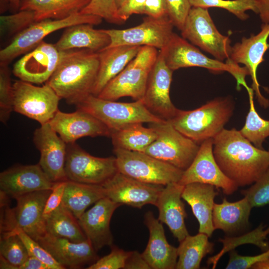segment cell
Listing matches in <instances>:
<instances>
[{
	"mask_svg": "<svg viewBox=\"0 0 269 269\" xmlns=\"http://www.w3.org/2000/svg\"><path fill=\"white\" fill-rule=\"evenodd\" d=\"M110 254L99 258L89 265L87 269H124L130 251H126L113 245Z\"/></svg>",
	"mask_w": 269,
	"mask_h": 269,
	"instance_id": "f6af8a7d",
	"label": "cell"
},
{
	"mask_svg": "<svg viewBox=\"0 0 269 269\" xmlns=\"http://www.w3.org/2000/svg\"><path fill=\"white\" fill-rule=\"evenodd\" d=\"M140 47L121 45L98 52L99 68L92 95L97 96L105 86L136 56Z\"/></svg>",
	"mask_w": 269,
	"mask_h": 269,
	"instance_id": "83f0119b",
	"label": "cell"
},
{
	"mask_svg": "<svg viewBox=\"0 0 269 269\" xmlns=\"http://www.w3.org/2000/svg\"><path fill=\"white\" fill-rule=\"evenodd\" d=\"M146 0H128L118 9L120 18L125 22L134 14H142L144 5Z\"/></svg>",
	"mask_w": 269,
	"mask_h": 269,
	"instance_id": "f907efd6",
	"label": "cell"
},
{
	"mask_svg": "<svg viewBox=\"0 0 269 269\" xmlns=\"http://www.w3.org/2000/svg\"><path fill=\"white\" fill-rule=\"evenodd\" d=\"M144 222L149 231L147 245L142 253L151 269H176L177 249L167 242L162 223L150 211L144 216Z\"/></svg>",
	"mask_w": 269,
	"mask_h": 269,
	"instance_id": "d4e9b609",
	"label": "cell"
},
{
	"mask_svg": "<svg viewBox=\"0 0 269 269\" xmlns=\"http://www.w3.org/2000/svg\"><path fill=\"white\" fill-rule=\"evenodd\" d=\"M269 259V249L263 253L254 256H241L232 250L230 253V258L226 269H248L255 264Z\"/></svg>",
	"mask_w": 269,
	"mask_h": 269,
	"instance_id": "7dc6e473",
	"label": "cell"
},
{
	"mask_svg": "<svg viewBox=\"0 0 269 269\" xmlns=\"http://www.w3.org/2000/svg\"><path fill=\"white\" fill-rule=\"evenodd\" d=\"M18 269H50V268L40 260L30 256L25 262L20 266Z\"/></svg>",
	"mask_w": 269,
	"mask_h": 269,
	"instance_id": "f5cc1de1",
	"label": "cell"
},
{
	"mask_svg": "<svg viewBox=\"0 0 269 269\" xmlns=\"http://www.w3.org/2000/svg\"><path fill=\"white\" fill-rule=\"evenodd\" d=\"M48 123L66 143L85 136H110L111 134L102 122L80 109L70 113L58 110Z\"/></svg>",
	"mask_w": 269,
	"mask_h": 269,
	"instance_id": "44dd1931",
	"label": "cell"
},
{
	"mask_svg": "<svg viewBox=\"0 0 269 269\" xmlns=\"http://www.w3.org/2000/svg\"><path fill=\"white\" fill-rule=\"evenodd\" d=\"M73 105L77 109L96 117L111 132L133 124H155L164 121L147 109L142 99L131 103L118 102L90 94L76 101Z\"/></svg>",
	"mask_w": 269,
	"mask_h": 269,
	"instance_id": "277c9868",
	"label": "cell"
},
{
	"mask_svg": "<svg viewBox=\"0 0 269 269\" xmlns=\"http://www.w3.org/2000/svg\"><path fill=\"white\" fill-rule=\"evenodd\" d=\"M159 50L167 65L173 71L181 68L199 67L214 72H228L236 80L238 90L241 86H243L247 91L250 88L245 80L246 76L249 75L246 67H241L229 59L224 62L209 58L174 32L166 45Z\"/></svg>",
	"mask_w": 269,
	"mask_h": 269,
	"instance_id": "5b68a950",
	"label": "cell"
},
{
	"mask_svg": "<svg viewBox=\"0 0 269 269\" xmlns=\"http://www.w3.org/2000/svg\"><path fill=\"white\" fill-rule=\"evenodd\" d=\"M13 231L17 233L23 242L30 256L40 260L50 269H65L38 242L33 239L22 230L16 228Z\"/></svg>",
	"mask_w": 269,
	"mask_h": 269,
	"instance_id": "ee69618b",
	"label": "cell"
},
{
	"mask_svg": "<svg viewBox=\"0 0 269 269\" xmlns=\"http://www.w3.org/2000/svg\"><path fill=\"white\" fill-rule=\"evenodd\" d=\"M12 86L13 111L43 125L49 123L59 110L61 99L47 82L39 87L19 80Z\"/></svg>",
	"mask_w": 269,
	"mask_h": 269,
	"instance_id": "7c38bea8",
	"label": "cell"
},
{
	"mask_svg": "<svg viewBox=\"0 0 269 269\" xmlns=\"http://www.w3.org/2000/svg\"><path fill=\"white\" fill-rule=\"evenodd\" d=\"M94 25L80 23L66 28L55 46L60 51L78 48L98 52L103 50L110 44V37L103 29H95Z\"/></svg>",
	"mask_w": 269,
	"mask_h": 269,
	"instance_id": "f1b7e54d",
	"label": "cell"
},
{
	"mask_svg": "<svg viewBox=\"0 0 269 269\" xmlns=\"http://www.w3.org/2000/svg\"><path fill=\"white\" fill-rule=\"evenodd\" d=\"M102 18L82 13L61 19H47L36 21L13 37L11 42L0 51V65H7L16 57L33 49L49 34L62 28L80 23L97 25Z\"/></svg>",
	"mask_w": 269,
	"mask_h": 269,
	"instance_id": "ba28073f",
	"label": "cell"
},
{
	"mask_svg": "<svg viewBox=\"0 0 269 269\" xmlns=\"http://www.w3.org/2000/svg\"><path fill=\"white\" fill-rule=\"evenodd\" d=\"M168 15L174 26L180 31L192 6L189 0H165Z\"/></svg>",
	"mask_w": 269,
	"mask_h": 269,
	"instance_id": "bcb514c9",
	"label": "cell"
},
{
	"mask_svg": "<svg viewBox=\"0 0 269 269\" xmlns=\"http://www.w3.org/2000/svg\"><path fill=\"white\" fill-rule=\"evenodd\" d=\"M104 197L105 190L102 185L67 180L62 203L78 219L88 207Z\"/></svg>",
	"mask_w": 269,
	"mask_h": 269,
	"instance_id": "1f68e13d",
	"label": "cell"
},
{
	"mask_svg": "<svg viewBox=\"0 0 269 269\" xmlns=\"http://www.w3.org/2000/svg\"><path fill=\"white\" fill-rule=\"evenodd\" d=\"M209 237L204 233L188 235L177 249V269H198L203 258L212 252L214 244L209 242Z\"/></svg>",
	"mask_w": 269,
	"mask_h": 269,
	"instance_id": "836d02e7",
	"label": "cell"
},
{
	"mask_svg": "<svg viewBox=\"0 0 269 269\" xmlns=\"http://www.w3.org/2000/svg\"><path fill=\"white\" fill-rule=\"evenodd\" d=\"M81 13L98 16L111 23H124L119 15L115 0H91Z\"/></svg>",
	"mask_w": 269,
	"mask_h": 269,
	"instance_id": "b9f144b4",
	"label": "cell"
},
{
	"mask_svg": "<svg viewBox=\"0 0 269 269\" xmlns=\"http://www.w3.org/2000/svg\"><path fill=\"white\" fill-rule=\"evenodd\" d=\"M66 181L56 182L49 194L43 211L45 220L62 204Z\"/></svg>",
	"mask_w": 269,
	"mask_h": 269,
	"instance_id": "c3c4849f",
	"label": "cell"
},
{
	"mask_svg": "<svg viewBox=\"0 0 269 269\" xmlns=\"http://www.w3.org/2000/svg\"><path fill=\"white\" fill-rule=\"evenodd\" d=\"M65 171L68 180L100 185L119 172L115 156H93L75 142L67 143Z\"/></svg>",
	"mask_w": 269,
	"mask_h": 269,
	"instance_id": "8fae6325",
	"label": "cell"
},
{
	"mask_svg": "<svg viewBox=\"0 0 269 269\" xmlns=\"http://www.w3.org/2000/svg\"><path fill=\"white\" fill-rule=\"evenodd\" d=\"M193 7L203 8L218 7L226 9L242 20L247 19V10L258 14L256 0H189Z\"/></svg>",
	"mask_w": 269,
	"mask_h": 269,
	"instance_id": "f35d334b",
	"label": "cell"
},
{
	"mask_svg": "<svg viewBox=\"0 0 269 269\" xmlns=\"http://www.w3.org/2000/svg\"><path fill=\"white\" fill-rule=\"evenodd\" d=\"M150 126L155 130L157 137L144 152L183 171L188 168L200 145L180 133L168 121Z\"/></svg>",
	"mask_w": 269,
	"mask_h": 269,
	"instance_id": "9c48e42d",
	"label": "cell"
},
{
	"mask_svg": "<svg viewBox=\"0 0 269 269\" xmlns=\"http://www.w3.org/2000/svg\"><path fill=\"white\" fill-rule=\"evenodd\" d=\"M252 208L245 197L234 202H229L224 198L222 203H215L212 216L214 229L231 233L245 227L249 224Z\"/></svg>",
	"mask_w": 269,
	"mask_h": 269,
	"instance_id": "f546056e",
	"label": "cell"
},
{
	"mask_svg": "<svg viewBox=\"0 0 269 269\" xmlns=\"http://www.w3.org/2000/svg\"><path fill=\"white\" fill-rule=\"evenodd\" d=\"M21 0H10V9L16 12L19 10Z\"/></svg>",
	"mask_w": 269,
	"mask_h": 269,
	"instance_id": "9f6ffc18",
	"label": "cell"
},
{
	"mask_svg": "<svg viewBox=\"0 0 269 269\" xmlns=\"http://www.w3.org/2000/svg\"><path fill=\"white\" fill-rule=\"evenodd\" d=\"M213 149V138L203 141L178 183L183 185L194 182L210 184L221 188L226 195L232 194L238 186L223 172L214 158Z\"/></svg>",
	"mask_w": 269,
	"mask_h": 269,
	"instance_id": "9a60e30c",
	"label": "cell"
},
{
	"mask_svg": "<svg viewBox=\"0 0 269 269\" xmlns=\"http://www.w3.org/2000/svg\"><path fill=\"white\" fill-rule=\"evenodd\" d=\"M119 172L137 180L165 186L179 182L183 170L144 152L114 148Z\"/></svg>",
	"mask_w": 269,
	"mask_h": 269,
	"instance_id": "52a82bcc",
	"label": "cell"
},
{
	"mask_svg": "<svg viewBox=\"0 0 269 269\" xmlns=\"http://www.w3.org/2000/svg\"><path fill=\"white\" fill-rule=\"evenodd\" d=\"M258 14L264 23L269 22V0H256Z\"/></svg>",
	"mask_w": 269,
	"mask_h": 269,
	"instance_id": "db71d44e",
	"label": "cell"
},
{
	"mask_svg": "<svg viewBox=\"0 0 269 269\" xmlns=\"http://www.w3.org/2000/svg\"><path fill=\"white\" fill-rule=\"evenodd\" d=\"M13 110V86L7 65H0V120L5 124Z\"/></svg>",
	"mask_w": 269,
	"mask_h": 269,
	"instance_id": "60d3db41",
	"label": "cell"
},
{
	"mask_svg": "<svg viewBox=\"0 0 269 269\" xmlns=\"http://www.w3.org/2000/svg\"><path fill=\"white\" fill-rule=\"evenodd\" d=\"M217 194L214 186L194 182L184 185L181 195L191 207L199 223V233H204L209 237L215 230L212 216L214 199Z\"/></svg>",
	"mask_w": 269,
	"mask_h": 269,
	"instance_id": "4316f807",
	"label": "cell"
},
{
	"mask_svg": "<svg viewBox=\"0 0 269 269\" xmlns=\"http://www.w3.org/2000/svg\"><path fill=\"white\" fill-rule=\"evenodd\" d=\"M250 108L245 123L240 131L242 134L255 146L263 149V144L269 136V121L261 118L257 113L254 101V92L252 88L247 91Z\"/></svg>",
	"mask_w": 269,
	"mask_h": 269,
	"instance_id": "8d00e7d4",
	"label": "cell"
},
{
	"mask_svg": "<svg viewBox=\"0 0 269 269\" xmlns=\"http://www.w3.org/2000/svg\"><path fill=\"white\" fill-rule=\"evenodd\" d=\"M173 26L168 16L154 18L146 16L140 24L134 27L103 29L111 39L110 44L106 48L121 45L146 46L160 50L171 38L174 33Z\"/></svg>",
	"mask_w": 269,
	"mask_h": 269,
	"instance_id": "4fadbf2b",
	"label": "cell"
},
{
	"mask_svg": "<svg viewBox=\"0 0 269 269\" xmlns=\"http://www.w3.org/2000/svg\"><path fill=\"white\" fill-rule=\"evenodd\" d=\"M118 9L122 7L128 0H115Z\"/></svg>",
	"mask_w": 269,
	"mask_h": 269,
	"instance_id": "6f0895ef",
	"label": "cell"
},
{
	"mask_svg": "<svg viewBox=\"0 0 269 269\" xmlns=\"http://www.w3.org/2000/svg\"><path fill=\"white\" fill-rule=\"evenodd\" d=\"M269 235V227L265 228L261 224L253 231L239 237L220 239L219 241L223 244L222 250L216 255L208 259L207 264L212 265V269L216 268L220 258L226 252L231 251L236 247L244 244H252L257 246L263 252L269 249V243L267 241Z\"/></svg>",
	"mask_w": 269,
	"mask_h": 269,
	"instance_id": "74e56055",
	"label": "cell"
},
{
	"mask_svg": "<svg viewBox=\"0 0 269 269\" xmlns=\"http://www.w3.org/2000/svg\"><path fill=\"white\" fill-rule=\"evenodd\" d=\"M62 53L55 44L42 41L14 64L12 73L19 80L32 84L46 82L56 70Z\"/></svg>",
	"mask_w": 269,
	"mask_h": 269,
	"instance_id": "ac0fdd59",
	"label": "cell"
},
{
	"mask_svg": "<svg viewBox=\"0 0 269 269\" xmlns=\"http://www.w3.org/2000/svg\"><path fill=\"white\" fill-rule=\"evenodd\" d=\"M172 73L159 50L150 72L142 100L150 112L164 121L171 120L179 110L173 104L170 97Z\"/></svg>",
	"mask_w": 269,
	"mask_h": 269,
	"instance_id": "5bb4252c",
	"label": "cell"
},
{
	"mask_svg": "<svg viewBox=\"0 0 269 269\" xmlns=\"http://www.w3.org/2000/svg\"><path fill=\"white\" fill-rule=\"evenodd\" d=\"M37 242L65 269H80L94 263L99 259L88 239L74 242L46 234Z\"/></svg>",
	"mask_w": 269,
	"mask_h": 269,
	"instance_id": "cb8c5ba5",
	"label": "cell"
},
{
	"mask_svg": "<svg viewBox=\"0 0 269 269\" xmlns=\"http://www.w3.org/2000/svg\"><path fill=\"white\" fill-rule=\"evenodd\" d=\"M52 182L38 163L16 165L0 173V193L16 199L25 194L43 190H52Z\"/></svg>",
	"mask_w": 269,
	"mask_h": 269,
	"instance_id": "ffe728a7",
	"label": "cell"
},
{
	"mask_svg": "<svg viewBox=\"0 0 269 269\" xmlns=\"http://www.w3.org/2000/svg\"><path fill=\"white\" fill-rule=\"evenodd\" d=\"M213 154L223 172L238 187L254 183L269 167V151L259 148L236 129L213 138Z\"/></svg>",
	"mask_w": 269,
	"mask_h": 269,
	"instance_id": "6da1fadb",
	"label": "cell"
},
{
	"mask_svg": "<svg viewBox=\"0 0 269 269\" xmlns=\"http://www.w3.org/2000/svg\"><path fill=\"white\" fill-rule=\"evenodd\" d=\"M91 0H21L19 10L34 12L36 21L61 19L81 11Z\"/></svg>",
	"mask_w": 269,
	"mask_h": 269,
	"instance_id": "4dcf8cb0",
	"label": "cell"
},
{
	"mask_svg": "<svg viewBox=\"0 0 269 269\" xmlns=\"http://www.w3.org/2000/svg\"><path fill=\"white\" fill-rule=\"evenodd\" d=\"M0 22L1 36H15L36 20L33 11L22 10L14 14L1 15Z\"/></svg>",
	"mask_w": 269,
	"mask_h": 269,
	"instance_id": "ab89813d",
	"label": "cell"
},
{
	"mask_svg": "<svg viewBox=\"0 0 269 269\" xmlns=\"http://www.w3.org/2000/svg\"><path fill=\"white\" fill-rule=\"evenodd\" d=\"M182 37L223 61L229 59L232 46L228 36L217 29L208 8L192 6L181 30Z\"/></svg>",
	"mask_w": 269,
	"mask_h": 269,
	"instance_id": "30bf717a",
	"label": "cell"
},
{
	"mask_svg": "<svg viewBox=\"0 0 269 269\" xmlns=\"http://www.w3.org/2000/svg\"><path fill=\"white\" fill-rule=\"evenodd\" d=\"M269 36V22L264 23L261 31L248 38L243 37L240 42L232 46L229 59L237 64L244 65L252 80V88L262 107L269 106V101L261 94L257 79V70L264 61V56L269 48L268 39Z\"/></svg>",
	"mask_w": 269,
	"mask_h": 269,
	"instance_id": "d6986e66",
	"label": "cell"
},
{
	"mask_svg": "<svg viewBox=\"0 0 269 269\" xmlns=\"http://www.w3.org/2000/svg\"><path fill=\"white\" fill-rule=\"evenodd\" d=\"M184 187L178 182L164 186L155 205L158 210V219L168 226L179 242L189 235L185 224L187 213L181 200Z\"/></svg>",
	"mask_w": 269,
	"mask_h": 269,
	"instance_id": "484cf974",
	"label": "cell"
},
{
	"mask_svg": "<svg viewBox=\"0 0 269 269\" xmlns=\"http://www.w3.org/2000/svg\"><path fill=\"white\" fill-rule=\"evenodd\" d=\"M106 197L112 201L134 208L147 204L155 206L164 186L143 182L120 172L103 185Z\"/></svg>",
	"mask_w": 269,
	"mask_h": 269,
	"instance_id": "2e32d148",
	"label": "cell"
},
{
	"mask_svg": "<svg viewBox=\"0 0 269 269\" xmlns=\"http://www.w3.org/2000/svg\"><path fill=\"white\" fill-rule=\"evenodd\" d=\"M124 269H151L142 254L136 251H130Z\"/></svg>",
	"mask_w": 269,
	"mask_h": 269,
	"instance_id": "816d5d0a",
	"label": "cell"
},
{
	"mask_svg": "<svg viewBox=\"0 0 269 269\" xmlns=\"http://www.w3.org/2000/svg\"><path fill=\"white\" fill-rule=\"evenodd\" d=\"M252 207H260L269 204V167L250 188L242 191Z\"/></svg>",
	"mask_w": 269,
	"mask_h": 269,
	"instance_id": "7bdbcfd3",
	"label": "cell"
},
{
	"mask_svg": "<svg viewBox=\"0 0 269 269\" xmlns=\"http://www.w3.org/2000/svg\"><path fill=\"white\" fill-rule=\"evenodd\" d=\"M29 257L23 242L15 231L0 234V269H18Z\"/></svg>",
	"mask_w": 269,
	"mask_h": 269,
	"instance_id": "d590c367",
	"label": "cell"
},
{
	"mask_svg": "<svg viewBox=\"0 0 269 269\" xmlns=\"http://www.w3.org/2000/svg\"><path fill=\"white\" fill-rule=\"evenodd\" d=\"M33 141L40 153L38 164L48 178L54 183L67 180L65 171L67 143L48 123L34 131Z\"/></svg>",
	"mask_w": 269,
	"mask_h": 269,
	"instance_id": "e0dca14e",
	"label": "cell"
},
{
	"mask_svg": "<svg viewBox=\"0 0 269 269\" xmlns=\"http://www.w3.org/2000/svg\"><path fill=\"white\" fill-rule=\"evenodd\" d=\"M10 8V0H0V12L3 13Z\"/></svg>",
	"mask_w": 269,
	"mask_h": 269,
	"instance_id": "11a10c76",
	"label": "cell"
},
{
	"mask_svg": "<svg viewBox=\"0 0 269 269\" xmlns=\"http://www.w3.org/2000/svg\"><path fill=\"white\" fill-rule=\"evenodd\" d=\"M51 190L34 191L17 199L12 208L15 228L22 230L34 240L38 241L47 234L43 211Z\"/></svg>",
	"mask_w": 269,
	"mask_h": 269,
	"instance_id": "7402d4cb",
	"label": "cell"
},
{
	"mask_svg": "<svg viewBox=\"0 0 269 269\" xmlns=\"http://www.w3.org/2000/svg\"><path fill=\"white\" fill-rule=\"evenodd\" d=\"M142 14L159 18L168 16L165 0H146Z\"/></svg>",
	"mask_w": 269,
	"mask_h": 269,
	"instance_id": "681fc988",
	"label": "cell"
},
{
	"mask_svg": "<svg viewBox=\"0 0 269 269\" xmlns=\"http://www.w3.org/2000/svg\"><path fill=\"white\" fill-rule=\"evenodd\" d=\"M47 234L81 242L87 240L78 219L62 203L45 220Z\"/></svg>",
	"mask_w": 269,
	"mask_h": 269,
	"instance_id": "e575fe53",
	"label": "cell"
},
{
	"mask_svg": "<svg viewBox=\"0 0 269 269\" xmlns=\"http://www.w3.org/2000/svg\"><path fill=\"white\" fill-rule=\"evenodd\" d=\"M158 53L154 47L141 46L136 56L105 86L97 97L112 101L124 97H130L135 101L143 99Z\"/></svg>",
	"mask_w": 269,
	"mask_h": 269,
	"instance_id": "8992f818",
	"label": "cell"
},
{
	"mask_svg": "<svg viewBox=\"0 0 269 269\" xmlns=\"http://www.w3.org/2000/svg\"><path fill=\"white\" fill-rule=\"evenodd\" d=\"M234 103L229 98H218L189 111L179 110L169 121L180 133L197 143L213 138L233 115Z\"/></svg>",
	"mask_w": 269,
	"mask_h": 269,
	"instance_id": "3957f363",
	"label": "cell"
},
{
	"mask_svg": "<svg viewBox=\"0 0 269 269\" xmlns=\"http://www.w3.org/2000/svg\"><path fill=\"white\" fill-rule=\"evenodd\" d=\"M121 205L104 197L78 219L87 239L97 252L106 246L113 245L110 222L115 211Z\"/></svg>",
	"mask_w": 269,
	"mask_h": 269,
	"instance_id": "603a6c76",
	"label": "cell"
},
{
	"mask_svg": "<svg viewBox=\"0 0 269 269\" xmlns=\"http://www.w3.org/2000/svg\"><path fill=\"white\" fill-rule=\"evenodd\" d=\"M99 68L97 52L87 49L63 51L56 70L46 82L61 99L73 104L92 94Z\"/></svg>",
	"mask_w": 269,
	"mask_h": 269,
	"instance_id": "7a4b0ae2",
	"label": "cell"
},
{
	"mask_svg": "<svg viewBox=\"0 0 269 269\" xmlns=\"http://www.w3.org/2000/svg\"><path fill=\"white\" fill-rule=\"evenodd\" d=\"M114 148L144 152L156 139L157 133L153 127H144L142 123L129 125L111 132Z\"/></svg>",
	"mask_w": 269,
	"mask_h": 269,
	"instance_id": "d6a6232c",
	"label": "cell"
}]
</instances>
